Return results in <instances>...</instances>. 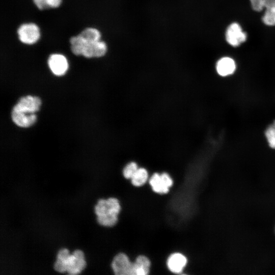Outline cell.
Segmentation results:
<instances>
[{"instance_id": "1", "label": "cell", "mask_w": 275, "mask_h": 275, "mask_svg": "<svg viewBox=\"0 0 275 275\" xmlns=\"http://www.w3.org/2000/svg\"><path fill=\"white\" fill-rule=\"evenodd\" d=\"M86 266L84 254L79 250H75L70 254L68 250L63 248L59 250L53 268L58 272H67L70 274L81 272Z\"/></svg>"}, {"instance_id": "2", "label": "cell", "mask_w": 275, "mask_h": 275, "mask_svg": "<svg viewBox=\"0 0 275 275\" xmlns=\"http://www.w3.org/2000/svg\"><path fill=\"white\" fill-rule=\"evenodd\" d=\"M94 208L97 222L100 225L111 227L116 224L120 210L118 199L115 198L99 199Z\"/></svg>"}, {"instance_id": "3", "label": "cell", "mask_w": 275, "mask_h": 275, "mask_svg": "<svg viewBox=\"0 0 275 275\" xmlns=\"http://www.w3.org/2000/svg\"><path fill=\"white\" fill-rule=\"evenodd\" d=\"M19 40L23 44L33 45L38 42L41 36L40 30L35 23H24L17 29Z\"/></svg>"}, {"instance_id": "4", "label": "cell", "mask_w": 275, "mask_h": 275, "mask_svg": "<svg viewBox=\"0 0 275 275\" xmlns=\"http://www.w3.org/2000/svg\"><path fill=\"white\" fill-rule=\"evenodd\" d=\"M227 42L231 46L238 47L247 39V35L240 25L234 22L230 24L225 33Z\"/></svg>"}, {"instance_id": "5", "label": "cell", "mask_w": 275, "mask_h": 275, "mask_svg": "<svg viewBox=\"0 0 275 275\" xmlns=\"http://www.w3.org/2000/svg\"><path fill=\"white\" fill-rule=\"evenodd\" d=\"M112 267L115 274L133 275V263L125 254L119 253L114 257Z\"/></svg>"}, {"instance_id": "6", "label": "cell", "mask_w": 275, "mask_h": 275, "mask_svg": "<svg viewBox=\"0 0 275 275\" xmlns=\"http://www.w3.org/2000/svg\"><path fill=\"white\" fill-rule=\"evenodd\" d=\"M47 64L52 73L57 76L64 75L69 68L66 57L58 53L51 54L48 57Z\"/></svg>"}, {"instance_id": "7", "label": "cell", "mask_w": 275, "mask_h": 275, "mask_svg": "<svg viewBox=\"0 0 275 275\" xmlns=\"http://www.w3.org/2000/svg\"><path fill=\"white\" fill-rule=\"evenodd\" d=\"M41 104L39 97L26 96L21 98L13 109L26 114H35L39 109Z\"/></svg>"}, {"instance_id": "8", "label": "cell", "mask_w": 275, "mask_h": 275, "mask_svg": "<svg viewBox=\"0 0 275 275\" xmlns=\"http://www.w3.org/2000/svg\"><path fill=\"white\" fill-rule=\"evenodd\" d=\"M107 51L106 43L100 40L95 42L85 43L81 56L86 58H101L106 54Z\"/></svg>"}, {"instance_id": "9", "label": "cell", "mask_w": 275, "mask_h": 275, "mask_svg": "<svg viewBox=\"0 0 275 275\" xmlns=\"http://www.w3.org/2000/svg\"><path fill=\"white\" fill-rule=\"evenodd\" d=\"M149 182L153 190L159 194L168 193L169 188L173 184L171 178L166 173L161 175L158 173L154 174L151 177Z\"/></svg>"}, {"instance_id": "10", "label": "cell", "mask_w": 275, "mask_h": 275, "mask_svg": "<svg viewBox=\"0 0 275 275\" xmlns=\"http://www.w3.org/2000/svg\"><path fill=\"white\" fill-rule=\"evenodd\" d=\"M236 65L235 61L229 57H224L219 59L216 64L217 73L222 76L232 74L235 71Z\"/></svg>"}, {"instance_id": "11", "label": "cell", "mask_w": 275, "mask_h": 275, "mask_svg": "<svg viewBox=\"0 0 275 275\" xmlns=\"http://www.w3.org/2000/svg\"><path fill=\"white\" fill-rule=\"evenodd\" d=\"M12 119L13 122L17 126L28 127L36 122L37 117L35 114H26L12 109Z\"/></svg>"}, {"instance_id": "12", "label": "cell", "mask_w": 275, "mask_h": 275, "mask_svg": "<svg viewBox=\"0 0 275 275\" xmlns=\"http://www.w3.org/2000/svg\"><path fill=\"white\" fill-rule=\"evenodd\" d=\"M187 262L186 258L180 253H174L170 255L167 261L169 269L176 273H180Z\"/></svg>"}, {"instance_id": "13", "label": "cell", "mask_w": 275, "mask_h": 275, "mask_svg": "<svg viewBox=\"0 0 275 275\" xmlns=\"http://www.w3.org/2000/svg\"><path fill=\"white\" fill-rule=\"evenodd\" d=\"M78 36L81 40L83 46L85 43H90L101 40V34L96 28L88 27L84 29Z\"/></svg>"}, {"instance_id": "14", "label": "cell", "mask_w": 275, "mask_h": 275, "mask_svg": "<svg viewBox=\"0 0 275 275\" xmlns=\"http://www.w3.org/2000/svg\"><path fill=\"white\" fill-rule=\"evenodd\" d=\"M150 262L145 256H139L133 263V275H146L149 273Z\"/></svg>"}, {"instance_id": "15", "label": "cell", "mask_w": 275, "mask_h": 275, "mask_svg": "<svg viewBox=\"0 0 275 275\" xmlns=\"http://www.w3.org/2000/svg\"><path fill=\"white\" fill-rule=\"evenodd\" d=\"M37 8L40 10L55 9L60 6L62 0H33Z\"/></svg>"}, {"instance_id": "16", "label": "cell", "mask_w": 275, "mask_h": 275, "mask_svg": "<svg viewBox=\"0 0 275 275\" xmlns=\"http://www.w3.org/2000/svg\"><path fill=\"white\" fill-rule=\"evenodd\" d=\"M148 177L147 171L144 168H139L131 178V182L134 186L143 185L147 181Z\"/></svg>"}, {"instance_id": "17", "label": "cell", "mask_w": 275, "mask_h": 275, "mask_svg": "<svg viewBox=\"0 0 275 275\" xmlns=\"http://www.w3.org/2000/svg\"><path fill=\"white\" fill-rule=\"evenodd\" d=\"M252 9L260 12L268 8L275 7V0H250Z\"/></svg>"}, {"instance_id": "18", "label": "cell", "mask_w": 275, "mask_h": 275, "mask_svg": "<svg viewBox=\"0 0 275 275\" xmlns=\"http://www.w3.org/2000/svg\"><path fill=\"white\" fill-rule=\"evenodd\" d=\"M262 21L267 26H272L275 25V7L265 9L262 17Z\"/></svg>"}, {"instance_id": "19", "label": "cell", "mask_w": 275, "mask_h": 275, "mask_svg": "<svg viewBox=\"0 0 275 275\" xmlns=\"http://www.w3.org/2000/svg\"><path fill=\"white\" fill-rule=\"evenodd\" d=\"M265 135L270 147L275 149V121L266 130Z\"/></svg>"}, {"instance_id": "20", "label": "cell", "mask_w": 275, "mask_h": 275, "mask_svg": "<svg viewBox=\"0 0 275 275\" xmlns=\"http://www.w3.org/2000/svg\"><path fill=\"white\" fill-rule=\"evenodd\" d=\"M139 168L136 163L131 162L127 164L123 170V175L126 179H131Z\"/></svg>"}]
</instances>
